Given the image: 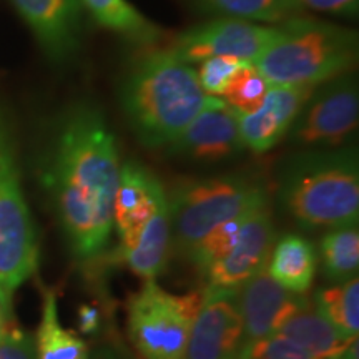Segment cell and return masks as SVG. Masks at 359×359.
Masks as SVG:
<instances>
[{
  "label": "cell",
  "instance_id": "1",
  "mask_svg": "<svg viewBox=\"0 0 359 359\" xmlns=\"http://www.w3.org/2000/svg\"><path fill=\"white\" fill-rule=\"evenodd\" d=\"M118 175V148L102 110L79 103L62 122L47 175L62 224L79 257H97L109 243Z\"/></svg>",
  "mask_w": 359,
  "mask_h": 359
},
{
  "label": "cell",
  "instance_id": "2",
  "mask_svg": "<svg viewBox=\"0 0 359 359\" xmlns=\"http://www.w3.org/2000/svg\"><path fill=\"white\" fill-rule=\"evenodd\" d=\"M206 100L195 69L172 50H154L138 58L120 88L125 118L147 148L173 143Z\"/></svg>",
  "mask_w": 359,
  "mask_h": 359
},
{
  "label": "cell",
  "instance_id": "3",
  "mask_svg": "<svg viewBox=\"0 0 359 359\" xmlns=\"http://www.w3.org/2000/svg\"><path fill=\"white\" fill-rule=\"evenodd\" d=\"M280 200L285 212L306 230L358 224L356 150L334 148L296 155L281 172Z\"/></svg>",
  "mask_w": 359,
  "mask_h": 359
},
{
  "label": "cell",
  "instance_id": "4",
  "mask_svg": "<svg viewBox=\"0 0 359 359\" xmlns=\"http://www.w3.org/2000/svg\"><path fill=\"white\" fill-rule=\"evenodd\" d=\"M358 62V34L330 22L296 17L276 27L251 64L269 87H318L353 72Z\"/></svg>",
  "mask_w": 359,
  "mask_h": 359
},
{
  "label": "cell",
  "instance_id": "5",
  "mask_svg": "<svg viewBox=\"0 0 359 359\" xmlns=\"http://www.w3.org/2000/svg\"><path fill=\"white\" fill-rule=\"evenodd\" d=\"M266 205V187L250 175L180 182L168 198L175 250L188 255L213 228Z\"/></svg>",
  "mask_w": 359,
  "mask_h": 359
},
{
  "label": "cell",
  "instance_id": "6",
  "mask_svg": "<svg viewBox=\"0 0 359 359\" xmlns=\"http://www.w3.org/2000/svg\"><path fill=\"white\" fill-rule=\"evenodd\" d=\"M37 266V233L22 190L11 125L0 110V286L12 294Z\"/></svg>",
  "mask_w": 359,
  "mask_h": 359
},
{
  "label": "cell",
  "instance_id": "7",
  "mask_svg": "<svg viewBox=\"0 0 359 359\" xmlns=\"http://www.w3.org/2000/svg\"><path fill=\"white\" fill-rule=\"evenodd\" d=\"M201 303V291L173 294L145 281L127 304L128 338L145 359H182Z\"/></svg>",
  "mask_w": 359,
  "mask_h": 359
},
{
  "label": "cell",
  "instance_id": "8",
  "mask_svg": "<svg viewBox=\"0 0 359 359\" xmlns=\"http://www.w3.org/2000/svg\"><path fill=\"white\" fill-rule=\"evenodd\" d=\"M359 92L353 72L313 90L293 127L291 140L304 148L334 150L358 128Z\"/></svg>",
  "mask_w": 359,
  "mask_h": 359
},
{
  "label": "cell",
  "instance_id": "9",
  "mask_svg": "<svg viewBox=\"0 0 359 359\" xmlns=\"http://www.w3.org/2000/svg\"><path fill=\"white\" fill-rule=\"evenodd\" d=\"M240 288V286H238ZM238 288L206 286L182 359H238L243 344V321Z\"/></svg>",
  "mask_w": 359,
  "mask_h": 359
},
{
  "label": "cell",
  "instance_id": "10",
  "mask_svg": "<svg viewBox=\"0 0 359 359\" xmlns=\"http://www.w3.org/2000/svg\"><path fill=\"white\" fill-rule=\"evenodd\" d=\"M275 34L276 27H263L231 17L193 27L175 40L170 50L188 65L218 55L235 57L251 64Z\"/></svg>",
  "mask_w": 359,
  "mask_h": 359
},
{
  "label": "cell",
  "instance_id": "11",
  "mask_svg": "<svg viewBox=\"0 0 359 359\" xmlns=\"http://www.w3.org/2000/svg\"><path fill=\"white\" fill-rule=\"evenodd\" d=\"M238 306L243 321L241 348H245L278 333L293 314L311 306V299L285 290L263 268L238 288Z\"/></svg>",
  "mask_w": 359,
  "mask_h": 359
},
{
  "label": "cell",
  "instance_id": "12",
  "mask_svg": "<svg viewBox=\"0 0 359 359\" xmlns=\"http://www.w3.org/2000/svg\"><path fill=\"white\" fill-rule=\"evenodd\" d=\"M168 147L175 155L198 161L230 158L243 150L240 114L223 98L208 95L203 110Z\"/></svg>",
  "mask_w": 359,
  "mask_h": 359
},
{
  "label": "cell",
  "instance_id": "13",
  "mask_svg": "<svg viewBox=\"0 0 359 359\" xmlns=\"http://www.w3.org/2000/svg\"><path fill=\"white\" fill-rule=\"evenodd\" d=\"M45 55L55 64L72 60L82 40L80 0H12Z\"/></svg>",
  "mask_w": 359,
  "mask_h": 359
},
{
  "label": "cell",
  "instance_id": "14",
  "mask_svg": "<svg viewBox=\"0 0 359 359\" xmlns=\"http://www.w3.org/2000/svg\"><path fill=\"white\" fill-rule=\"evenodd\" d=\"M275 240L276 231L271 212L268 205L262 206L246 217L233 248L201 275L206 278L208 286L238 288L264 268Z\"/></svg>",
  "mask_w": 359,
  "mask_h": 359
},
{
  "label": "cell",
  "instance_id": "15",
  "mask_svg": "<svg viewBox=\"0 0 359 359\" xmlns=\"http://www.w3.org/2000/svg\"><path fill=\"white\" fill-rule=\"evenodd\" d=\"M314 88L280 85L269 87L257 111L240 115V137L243 148H248L253 154H266L275 148L290 133Z\"/></svg>",
  "mask_w": 359,
  "mask_h": 359
},
{
  "label": "cell",
  "instance_id": "16",
  "mask_svg": "<svg viewBox=\"0 0 359 359\" xmlns=\"http://www.w3.org/2000/svg\"><path fill=\"white\" fill-rule=\"evenodd\" d=\"M163 193L160 180L145 167L135 161L120 165L114 201V224L120 245L115 253H123L137 245L143 226L151 218Z\"/></svg>",
  "mask_w": 359,
  "mask_h": 359
},
{
  "label": "cell",
  "instance_id": "17",
  "mask_svg": "<svg viewBox=\"0 0 359 359\" xmlns=\"http://www.w3.org/2000/svg\"><path fill=\"white\" fill-rule=\"evenodd\" d=\"M172 226L167 193L160 196L151 218L138 236L137 245L123 253H114L115 262L127 264L130 271L143 280H156V276L167 266Z\"/></svg>",
  "mask_w": 359,
  "mask_h": 359
},
{
  "label": "cell",
  "instance_id": "18",
  "mask_svg": "<svg viewBox=\"0 0 359 359\" xmlns=\"http://www.w3.org/2000/svg\"><path fill=\"white\" fill-rule=\"evenodd\" d=\"M318 268L316 248L308 238L288 233L275 240L264 269L278 285L291 293L306 294Z\"/></svg>",
  "mask_w": 359,
  "mask_h": 359
},
{
  "label": "cell",
  "instance_id": "19",
  "mask_svg": "<svg viewBox=\"0 0 359 359\" xmlns=\"http://www.w3.org/2000/svg\"><path fill=\"white\" fill-rule=\"evenodd\" d=\"M93 20L128 42L150 47L158 42L160 29L127 0H80Z\"/></svg>",
  "mask_w": 359,
  "mask_h": 359
},
{
  "label": "cell",
  "instance_id": "20",
  "mask_svg": "<svg viewBox=\"0 0 359 359\" xmlns=\"http://www.w3.org/2000/svg\"><path fill=\"white\" fill-rule=\"evenodd\" d=\"M278 334L294 341L296 344L321 359L336 358L351 343L336 333L334 327L313 308V303L311 306L302 309L288 321L283 323Z\"/></svg>",
  "mask_w": 359,
  "mask_h": 359
},
{
  "label": "cell",
  "instance_id": "21",
  "mask_svg": "<svg viewBox=\"0 0 359 359\" xmlns=\"http://www.w3.org/2000/svg\"><path fill=\"white\" fill-rule=\"evenodd\" d=\"M313 308L334 327L336 333L346 341L358 339L359 333V280L338 283L330 288L318 290L313 298Z\"/></svg>",
  "mask_w": 359,
  "mask_h": 359
},
{
  "label": "cell",
  "instance_id": "22",
  "mask_svg": "<svg viewBox=\"0 0 359 359\" xmlns=\"http://www.w3.org/2000/svg\"><path fill=\"white\" fill-rule=\"evenodd\" d=\"M35 354L37 359H88L83 341L58 321L57 294L50 290L43 291L42 320L35 338Z\"/></svg>",
  "mask_w": 359,
  "mask_h": 359
},
{
  "label": "cell",
  "instance_id": "23",
  "mask_svg": "<svg viewBox=\"0 0 359 359\" xmlns=\"http://www.w3.org/2000/svg\"><path fill=\"white\" fill-rule=\"evenodd\" d=\"M323 275L330 281L343 283L356 276L359 269L358 224L333 228L320 245Z\"/></svg>",
  "mask_w": 359,
  "mask_h": 359
},
{
  "label": "cell",
  "instance_id": "24",
  "mask_svg": "<svg viewBox=\"0 0 359 359\" xmlns=\"http://www.w3.org/2000/svg\"><path fill=\"white\" fill-rule=\"evenodd\" d=\"M217 11L235 19L285 24L303 17L306 8L299 0H208Z\"/></svg>",
  "mask_w": 359,
  "mask_h": 359
},
{
  "label": "cell",
  "instance_id": "25",
  "mask_svg": "<svg viewBox=\"0 0 359 359\" xmlns=\"http://www.w3.org/2000/svg\"><path fill=\"white\" fill-rule=\"evenodd\" d=\"M268 88V82L257 67L250 62H243L226 85L222 97L240 115H250L262 107Z\"/></svg>",
  "mask_w": 359,
  "mask_h": 359
},
{
  "label": "cell",
  "instance_id": "26",
  "mask_svg": "<svg viewBox=\"0 0 359 359\" xmlns=\"http://www.w3.org/2000/svg\"><path fill=\"white\" fill-rule=\"evenodd\" d=\"M248 215L250 213L241 215V217L230 219V222L213 228L212 231H208L203 238H201L198 245L193 246V250L187 255V257L190 258V262L195 264L196 268H198L200 273H203L206 268L212 266L215 262L223 258L224 255L233 248V245L236 243Z\"/></svg>",
  "mask_w": 359,
  "mask_h": 359
},
{
  "label": "cell",
  "instance_id": "27",
  "mask_svg": "<svg viewBox=\"0 0 359 359\" xmlns=\"http://www.w3.org/2000/svg\"><path fill=\"white\" fill-rule=\"evenodd\" d=\"M238 359H321L306 349L296 344L294 341L281 334H271L268 338L255 341L248 346L241 348Z\"/></svg>",
  "mask_w": 359,
  "mask_h": 359
},
{
  "label": "cell",
  "instance_id": "28",
  "mask_svg": "<svg viewBox=\"0 0 359 359\" xmlns=\"http://www.w3.org/2000/svg\"><path fill=\"white\" fill-rule=\"evenodd\" d=\"M243 64L235 57L218 55L210 57L200 62V69L196 72V77L203 88V92L210 97H222L226 85L230 83L233 75Z\"/></svg>",
  "mask_w": 359,
  "mask_h": 359
},
{
  "label": "cell",
  "instance_id": "29",
  "mask_svg": "<svg viewBox=\"0 0 359 359\" xmlns=\"http://www.w3.org/2000/svg\"><path fill=\"white\" fill-rule=\"evenodd\" d=\"M0 359H37L32 339L13 326L6 334L0 336Z\"/></svg>",
  "mask_w": 359,
  "mask_h": 359
},
{
  "label": "cell",
  "instance_id": "30",
  "mask_svg": "<svg viewBox=\"0 0 359 359\" xmlns=\"http://www.w3.org/2000/svg\"><path fill=\"white\" fill-rule=\"evenodd\" d=\"M304 8H313L318 12L334 13L341 17H356L359 11V0H299Z\"/></svg>",
  "mask_w": 359,
  "mask_h": 359
},
{
  "label": "cell",
  "instance_id": "31",
  "mask_svg": "<svg viewBox=\"0 0 359 359\" xmlns=\"http://www.w3.org/2000/svg\"><path fill=\"white\" fill-rule=\"evenodd\" d=\"M79 326L83 334H93L100 330V309L93 304H82L79 308Z\"/></svg>",
  "mask_w": 359,
  "mask_h": 359
},
{
  "label": "cell",
  "instance_id": "32",
  "mask_svg": "<svg viewBox=\"0 0 359 359\" xmlns=\"http://www.w3.org/2000/svg\"><path fill=\"white\" fill-rule=\"evenodd\" d=\"M13 327L12 321V308H11V294H7L0 286V336H4L8 330Z\"/></svg>",
  "mask_w": 359,
  "mask_h": 359
},
{
  "label": "cell",
  "instance_id": "33",
  "mask_svg": "<svg viewBox=\"0 0 359 359\" xmlns=\"http://www.w3.org/2000/svg\"><path fill=\"white\" fill-rule=\"evenodd\" d=\"M333 359H359L358 358V339L351 341V343L346 346V349H344V351H341L338 356Z\"/></svg>",
  "mask_w": 359,
  "mask_h": 359
}]
</instances>
